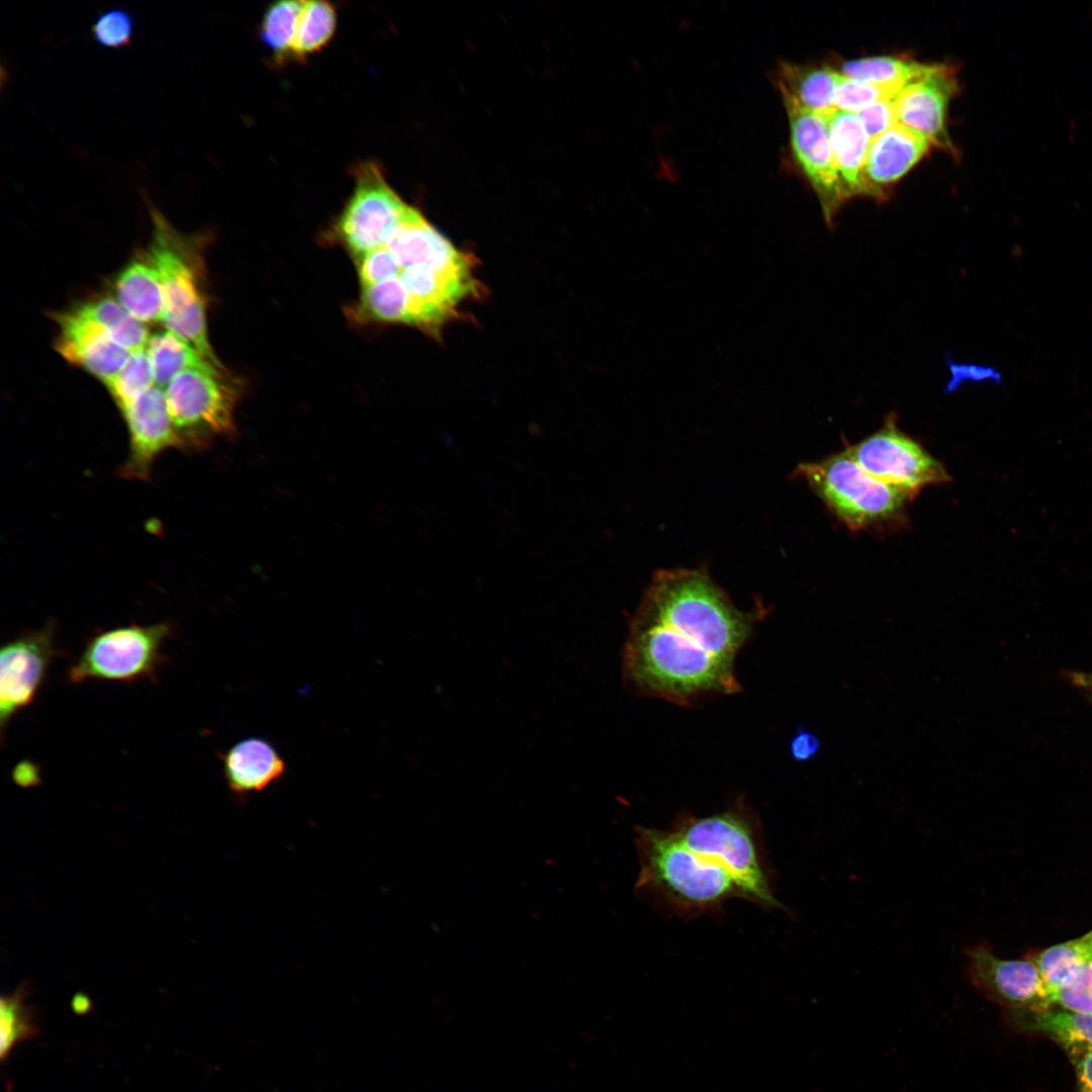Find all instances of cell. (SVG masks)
Returning <instances> with one entry per match:
<instances>
[{
  "label": "cell",
  "mask_w": 1092,
  "mask_h": 1092,
  "mask_svg": "<svg viewBox=\"0 0 1092 1092\" xmlns=\"http://www.w3.org/2000/svg\"><path fill=\"white\" fill-rule=\"evenodd\" d=\"M752 625L753 616L738 610L705 571L659 570L631 620L624 677L678 705L737 693L735 659Z\"/></svg>",
  "instance_id": "1"
},
{
  "label": "cell",
  "mask_w": 1092,
  "mask_h": 1092,
  "mask_svg": "<svg viewBox=\"0 0 1092 1092\" xmlns=\"http://www.w3.org/2000/svg\"><path fill=\"white\" fill-rule=\"evenodd\" d=\"M759 841L757 826L743 809L684 818L668 830L640 826L637 888L688 913L732 898L781 907Z\"/></svg>",
  "instance_id": "2"
},
{
  "label": "cell",
  "mask_w": 1092,
  "mask_h": 1092,
  "mask_svg": "<svg viewBox=\"0 0 1092 1092\" xmlns=\"http://www.w3.org/2000/svg\"><path fill=\"white\" fill-rule=\"evenodd\" d=\"M795 476L804 480L826 508L854 531H885L906 523L913 497L869 474L848 448L822 460L801 463Z\"/></svg>",
  "instance_id": "3"
},
{
  "label": "cell",
  "mask_w": 1092,
  "mask_h": 1092,
  "mask_svg": "<svg viewBox=\"0 0 1092 1092\" xmlns=\"http://www.w3.org/2000/svg\"><path fill=\"white\" fill-rule=\"evenodd\" d=\"M145 197V195H144ZM153 222L149 257L159 271L165 297L163 323L195 348L209 363L220 368L208 342L205 299L195 240L180 234L145 197Z\"/></svg>",
  "instance_id": "4"
},
{
  "label": "cell",
  "mask_w": 1092,
  "mask_h": 1092,
  "mask_svg": "<svg viewBox=\"0 0 1092 1092\" xmlns=\"http://www.w3.org/2000/svg\"><path fill=\"white\" fill-rule=\"evenodd\" d=\"M172 633V626L165 622L96 632L69 667L67 678L74 685L87 680H153L165 661L162 650Z\"/></svg>",
  "instance_id": "5"
},
{
  "label": "cell",
  "mask_w": 1092,
  "mask_h": 1092,
  "mask_svg": "<svg viewBox=\"0 0 1092 1092\" xmlns=\"http://www.w3.org/2000/svg\"><path fill=\"white\" fill-rule=\"evenodd\" d=\"M180 450L201 451L235 432L237 394L219 371L187 369L164 388Z\"/></svg>",
  "instance_id": "6"
},
{
  "label": "cell",
  "mask_w": 1092,
  "mask_h": 1092,
  "mask_svg": "<svg viewBox=\"0 0 1092 1092\" xmlns=\"http://www.w3.org/2000/svg\"><path fill=\"white\" fill-rule=\"evenodd\" d=\"M353 172L354 189L335 229L359 259L383 246L412 206L390 187L379 164L366 161Z\"/></svg>",
  "instance_id": "7"
},
{
  "label": "cell",
  "mask_w": 1092,
  "mask_h": 1092,
  "mask_svg": "<svg viewBox=\"0 0 1092 1092\" xmlns=\"http://www.w3.org/2000/svg\"><path fill=\"white\" fill-rule=\"evenodd\" d=\"M847 448L869 474L913 498L926 486L950 480L944 466L897 427L894 414L877 432Z\"/></svg>",
  "instance_id": "8"
},
{
  "label": "cell",
  "mask_w": 1092,
  "mask_h": 1092,
  "mask_svg": "<svg viewBox=\"0 0 1092 1092\" xmlns=\"http://www.w3.org/2000/svg\"><path fill=\"white\" fill-rule=\"evenodd\" d=\"M56 623L24 632L1 646L0 730L1 738L12 718L33 703L54 658L59 654Z\"/></svg>",
  "instance_id": "9"
},
{
  "label": "cell",
  "mask_w": 1092,
  "mask_h": 1092,
  "mask_svg": "<svg viewBox=\"0 0 1092 1092\" xmlns=\"http://www.w3.org/2000/svg\"><path fill=\"white\" fill-rule=\"evenodd\" d=\"M790 126L792 156L814 190L830 225L847 200L834 161L825 115L785 105Z\"/></svg>",
  "instance_id": "10"
},
{
  "label": "cell",
  "mask_w": 1092,
  "mask_h": 1092,
  "mask_svg": "<svg viewBox=\"0 0 1092 1092\" xmlns=\"http://www.w3.org/2000/svg\"><path fill=\"white\" fill-rule=\"evenodd\" d=\"M966 956L971 983L989 999L1015 1011L1035 1012L1052 1005L1031 960L1000 959L982 944L969 948Z\"/></svg>",
  "instance_id": "11"
},
{
  "label": "cell",
  "mask_w": 1092,
  "mask_h": 1092,
  "mask_svg": "<svg viewBox=\"0 0 1092 1092\" xmlns=\"http://www.w3.org/2000/svg\"><path fill=\"white\" fill-rule=\"evenodd\" d=\"M959 90L956 72L946 64H931L921 77L894 98L896 121L923 135L931 146L952 156L958 152L946 126L947 107Z\"/></svg>",
  "instance_id": "12"
},
{
  "label": "cell",
  "mask_w": 1092,
  "mask_h": 1092,
  "mask_svg": "<svg viewBox=\"0 0 1092 1092\" xmlns=\"http://www.w3.org/2000/svg\"><path fill=\"white\" fill-rule=\"evenodd\" d=\"M128 431V453L120 474L146 480L157 458L169 449L180 450L172 425L164 389L154 385L119 410Z\"/></svg>",
  "instance_id": "13"
},
{
  "label": "cell",
  "mask_w": 1092,
  "mask_h": 1092,
  "mask_svg": "<svg viewBox=\"0 0 1092 1092\" xmlns=\"http://www.w3.org/2000/svg\"><path fill=\"white\" fill-rule=\"evenodd\" d=\"M56 321L60 327L57 351L103 383L122 368L130 355L112 340L104 328L76 309L59 313Z\"/></svg>",
  "instance_id": "14"
},
{
  "label": "cell",
  "mask_w": 1092,
  "mask_h": 1092,
  "mask_svg": "<svg viewBox=\"0 0 1092 1092\" xmlns=\"http://www.w3.org/2000/svg\"><path fill=\"white\" fill-rule=\"evenodd\" d=\"M930 147L923 135L899 123L871 141L864 176L881 200L885 188L908 173Z\"/></svg>",
  "instance_id": "15"
},
{
  "label": "cell",
  "mask_w": 1092,
  "mask_h": 1092,
  "mask_svg": "<svg viewBox=\"0 0 1092 1092\" xmlns=\"http://www.w3.org/2000/svg\"><path fill=\"white\" fill-rule=\"evenodd\" d=\"M220 758L226 785L239 797L266 789L278 782L286 770L285 760L278 750L261 737L240 740Z\"/></svg>",
  "instance_id": "16"
},
{
  "label": "cell",
  "mask_w": 1092,
  "mask_h": 1092,
  "mask_svg": "<svg viewBox=\"0 0 1092 1092\" xmlns=\"http://www.w3.org/2000/svg\"><path fill=\"white\" fill-rule=\"evenodd\" d=\"M836 168L846 195L880 199L864 176L871 139L855 113L834 109L825 115Z\"/></svg>",
  "instance_id": "17"
},
{
  "label": "cell",
  "mask_w": 1092,
  "mask_h": 1092,
  "mask_svg": "<svg viewBox=\"0 0 1092 1092\" xmlns=\"http://www.w3.org/2000/svg\"><path fill=\"white\" fill-rule=\"evenodd\" d=\"M838 75L830 66L784 62L778 67L775 80L785 105L826 115L835 109Z\"/></svg>",
  "instance_id": "18"
},
{
  "label": "cell",
  "mask_w": 1092,
  "mask_h": 1092,
  "mask_svg": "<svg viewBox=\"0 0 1092 1092\" xmlns=\"http://www.w3.org/2000/svg\"><path fill=\"white\" fill-rule=\"evenodd\" d=\"M116 300L142 323L163 322L165 297L158 269L149 255L132 260L115 281Z\"/></svg>",
  "instance_id": "19"
},
{
  "label": "cell",
  "mask_w": 1092,
  "mask_h": 1092,
  "mask_svg": "<svg viewBox=\"0 0 1092 1092\" xmlns=\"http://www.w3.org/2000/svg\"><path fill=\"white\" fill-rule=\"evenodd\" d=\"M146 351L151 361L155 385L164 389L184 370L197 368L219 371L188 342L173 332L160 331L150 336Z\"/></svg>",
  "instance_id": "20"
},
{
  "label": "cell",
  "mask_w": 1092,
  "mask_h": 1092,
  "mask_svg": "<svg viewBox=\"0 0 1092 1092\" xmlns=\"http://www.w3.org/2000/svg\"><path fill=\"white\" fill-rule=\"evenodd\" d=\"M931 64H922L901 57L879 56L843 62L841 75L900 91L921 77Z\"/></svg>",
  "instance_id": "21"
},
{
  "label": "cell",
  "mask_w": 1092,
  "mask_h": 1092,
  "mask_svg": "<svg viewBox=\"0 0 1092 1092\" xmlns=\"http://www.w3.org/2000/svg\"><path fill=\"white\" fill-rule=\"evenodd\" d=\"M75 309L104 328L112 340L128 352L146 349L150 336L145 324L132 316L116 299L105 297L83 303Z\"/></svg>",
  "instance_id": "22"
},
{
  "label": "cell",
  "mask_w": 1092,
  "mask_h": 1092,
  "mask_svg": "<svg viewBox=\"0 0 1092 1092\" xmlns=\"http://www.w3.org/2000/svg\"><path fill=\"white\" fill-rule=\"evenodd\" d=\"M29 986L23 982L0 1001V1060L4 1064L20 1042L39 1034L37 1012L27 1004Z\"/></svg>",
  "instance_id": "23"
},
{
  "label": "cell",
  "mask_w": 1092,
  "mask_h": 1092,
  "mask_svg": "<svg viewBox=\"0 0 1092 1092\" xmlns=\"http://www.w3.org/2000/svg\"><path fill=\"white\" fill-rule=\"evenodd\" d=\"M358 311L372 322L413 326L410 297L397 277L362 287Z\"/></svg>",
  "instance_id": "24"
},
{
  "label": "cell",
  "mask_w": 1092,
  "mask_h": 1092,
  "mask_svg": "<svg viewBox=\"0 0 1092 1092\" xmlns=\"http://www.w3.org/2000/svg\"><path fill=\"white\" fill-rule=\"evenodd\" d=\"M337 27V12L327 1H302L290 60L301 61L323 50Z\"/></svg>",
  "instance_id": "25"
},
{
  "label": "cell",
  "mask_w": 1092,
  "mask_h": 1092,
  "mask_svg": "<svg viewBox=\"0 0 1092 1092\" xmlns=\"http://www.w3.org/2000/svg\"><path fill=\"white\" fill-rule=\"evenodd\" d=\"M1020 1019L1026 1030L1050 1035L1067 1051L1092 1046V1013L1045 1009L1033 1012L1028 1019Z\"/></svg>",
  "instance_id": "26"
},
{
  "label": "cell",
  "mask_w": 1092,
  "mask_h": 1092,
  "mask_svg": "<svg viewBox=\"0 0 1092 1092\" xmlns=\"http://www.w3.org/2000/svg\"><path fill=\"white\" fill-rule=\"evenodd\" d=\"M1031 961L1051 994L1067 976L1084 963L1092 961V930L1087 934L1043 949Z\"/></svg>",
  "instance_id": "27"
},
{
  "label": "cell",
  "mask_w": 1092,
  "mask_h": 1092,
  "mask_svg": "<svg viewBox=\"0 0 1092 1092\" xmlns=\"http://www.w3.org/2000/svg\"><path fill=\"white\" fill-rule=\"evenodd\" d=\"M301 9L302 1L283 0L271 4L263 15L259 36L277 64L290 60Z\"/></svg>",
  "instance_id": "28"
},
{
  "label": "cell",
  "mask_w": 1092,
  "mask_h": 1092,
  "mask_svg": "<svg viewBox=\"0 0 1092 1092\" xmlns=\"http://www.w3.org/2000/svg\"><path fill=\"white\" fill-rule=\"evenodd\" d=\"M104 385L119 410L153 387L154 374L146 349L131 352L122 368Z\"/></svg>",
  "instance_id": "29"
},
{
  "label": "cell",
  "mask_w": 1092,
  "mask_h": 1092,
  "mask_svg": "<svg viewBox=\"0 0 1092 1092\" xmlns=\"http://www.w3.org/2000/svg\"><path fill=\"white\" fill-rule=\"evenodd\" d=\"M898 90L845 77L839 73L835 92V109L858 113L870 105L896 97Z\"/></svg>",
  "instance_id": "30"
},
{
  "label": "cell",
  "mask_w": 1092,
  "mask_h": 1092,
  "mask_svg": "<svg viewBox=\"0 0 1092 1092\" xmlns=\"http://www.w3.org/2000/svg\"><path fill=\"white\" fill-rule=\"evenodd\" d=\"M1051 1003L1063 1009L1092 1013V961L1072 971L1051 994Z\"/></svg>",
  "instance_id": "31"
},
{
  "label": "cell",
  "mask_w": 1092,
  "mask_h": 1092,
  "mask_svg": "<svg viewBox=\"0 0 1092 1092\" xmlns=\"http://www.w3.org/2000/svg\"><path fill=\"white\" fill-rule=\"evenodd\" d=\"M134 20L124 8H110L101 12L91 26L95 42L108 50H121L130 46Z\"/></svg>",
  "instance_id": "32"
},
{
  "label": "cell",
  "mask_w": 1092,
  "mask_h": 1092,
  "mask_svg": "<svg viewBox=\"0 0 1092 1092\" xmlns=\"http://www.w3.org/2000/svg\"><path fill=\"white\" fill-rule=\"evenodd\" d=\"M399 267L385 246L370 251L359 258L358 274L361 287L397 277Z\"/></svg>",
  "instance_id": "33"
},
{
  "label": "cell",
  "mask_w": 1092,
  "mask_h": 1092,
  "mask_svg": "<svg viewBox=\"0 0 1092 1092\" xmlns=\"http://www.w3.org/2000/svg\"><path fill=\"white\" fill-rule=\"evenodd\" d=\"M894 98L876 102L856 113L871 141L897 123Z\"/></svg>",
  "instance_id": "34"
},
{
  "label": "cell",
  "mask_w": 1092,
  "mask_h": 1092,
  "mask_svg": "<svg viewBox=\"0 0 1092 1092\" xmlns=\"http://www.w3.org/2000/svg\"><path fill=\"white\" fill-rule=\"evenodd\" d=\"M948 362V366L951 371V380L946 385V392L953 391L957 387L963 383L966 379L974 381H982L990 379L995 382H999L1001 375L994 369L989 367H982L977 365H962L958 363Z\"/></svg>",
  "instance_id": "35"
},
{
  "label": "cell",
  "mask_w": 1092,
  "mask_h": 1092,
  "mask_svg": "<svg viewBox=\"0 0 1092 1092\" xmlns=\"http://www.w3.org/2000/svg\"><path fill=\"white\" fill-rule=\"evenodd\" d=\"M820 750L819 738L811 731L798 729L790 742V752L794 760L808 761Z\"/></svg>",
  "instance_id": "36"
},
{
  "label": "cell",
  "mask_w": 1092,
  "mask_h": 1092,
  "mask_svg": "<svg viewBox=\"0 0 1092 1092\" xmlns=\"http://www.w3.org/2000/svg\"><path fill=\"white\" fill-rule=\"evenodd\" d=\"M1068 1052L1075 1060L1079 1092H1092V1046L1075 1048Z\"/></svg>",
  "instance_id": "37"
},
{
  "label": "cell",
  "mask_w": 1092,
  "mask_h": 1092,
  "mask_svg": "<svg viewBox=\"0 0 1092 1092\" xmlns=\"http://www.w3.org/2000/svg\"><path fill=\"white\" fill-rule=\"evenodd\" d=\"M1071 682L1088 693L1092 700V672L1075 671L1070 673Z\"/></svg>",
  "instance_id": "38"
},
{
  "label": "cell",
  "mask_w": 1092,
  "mask_h": 1092,
  "mask_svg": "<svg viewBox=\"0 0 1092 1092\" xmlns=\"http://www.w3.org/2000/svg\"><path fill=\"white\" fill-rule=\"evenodd\" d=\"M71 1008L74 1013L84 1015L91 1011L92 1002L86 994L77 993L72 999Z\"/></svg>",
  "instance_id": "39"
}]
</instances>
